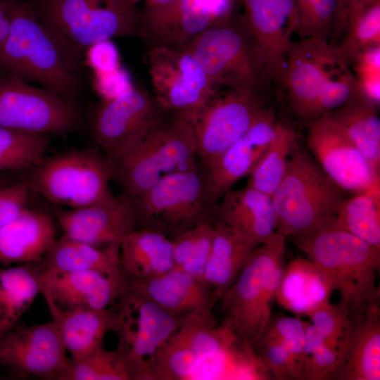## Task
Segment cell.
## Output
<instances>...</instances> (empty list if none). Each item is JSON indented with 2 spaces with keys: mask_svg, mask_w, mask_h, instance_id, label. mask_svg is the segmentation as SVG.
I'll return each instance as SVG.
<instances>
[{
  "mask_svg": "<svg viewBox=\"0 0 380 380\" xmlns=\"http://www.w3.org/2000/svg\"><path fill=\"white\" fill-rule=\"evenodd\" d=\"M0 68L72 102L82 88V55L46 25L27 1L14 0Z\"/></svg>",
  "mask_w": 380,
  "mask_h": 380,
  "instance_id": "6da1fadb",
  "label": "cell"
},
{
  "mask_svg": "<svg viewBox=\"0 0 380 380\" xmlns=\"http://www.w3.org/2000/svg\"><path fill=\"white\" fill-rule=\"evenodd\" d=\"M288 239L327 276L347 311L379 305L380 249L334 224Z\"/></svg>",
  "mask_w": 380,
  "mask_h": 380,
  "instance_id": "7a4b0ae2",
  "label": "cell"
},
{
  "mask_svg": "<svg viewBox=\"0 0 380 380\" xmlns=\"http://www.w3.org/2000/svg\"><path fill=\"white\" fill-rule=\"evenodd\" d=\"M346 198L310 152L296 141L285 175L272 196L277 232L287 239L332 225Z\"/></svg>",
  "mask_w": 380,
  "mask_h": 380,
  "instance_id": "3957f363",
  "label": "cell"
},
{
  "mask_svg": "<svg viewBox=\"0 0 380 380\" xmlns=\"http://www.w3.org/2000/svg\"><path fill=\"white\" fill-rule=\"evenodd\" d=\"M285 240L281 234L258 245L237 279L223 295L221 323L241 341L253 345L271 318V305L285 268Z\"/></svg>",
  "mask_w": 380,
  "mask_h": 380,
  "instance_id": "277c9868",
  "label": "cell"
},
{
  "mask_svg": "<svg viewBox=\"0 0 380 380\" xmlns=\"http://www.w3.org/2000/svg\"><path fill=\"white\" fill-rule=\"evenodd\" d=\"M130 198L136 229L155 230L171 239L216 219L207 175L198 160L166 175L145 192Z\"/></svg>",
  "mask_w": 380,
  "mask_h": 380,
  "instance_id": "5b68a950",
  "label": "cell"
},
{
  "mask_svg": "<svg viewBox=\"0 0 380 380\" xmlns=\"http://www.w3.org/2000/svg\"><path fill=\"white\" fill-rule=\"evenodd\" d=\"M198 160L191 122L185 116L167 113L140 142L113 163L114 177L124 194L134 198L166 175Z\"/></svg>",
  "mask_w": 380,
  "mask_h": 380,
  "instance_id": "8992f818",
  "label": "cell"
},
{
  "mask_svg": "<svg viewBox=\"0 0 380 380\" xmlns=\"http://www.w3.org/2000/svg\"><path fill=\"white\" fill-rule=\"evenodd\" d=\"M216 91L222 87L258 91L268 80L264 58L242 18L209 27L186 45Z\"/></svg>",
  "mask_w": 380,
  "mask_h": 380,
  "instance_id": "52a82bcc",
  "label": "cell"
},
{
  "mask_svg": "<svg viewBox=\"0 0 380 380\" xmlns=\"http://www.w3.org/2000/svg\"><path fill=\"white\" fill-rule=\"evenodd\" d=\"M39 18L75 51L113 37L137 36L139 11L125 0H38Z\"/></svg>",
  "mask_w": 380,
  "mask_h": 380,
  "instance_id": "ba28073f",
  "label": "cell"
},
{
  "mask_svg": "<svg viewBox=\"0 0 380 380\" xmlns=\"http://www.w3.org/2000/svg\"><path fill=\"white\" fill-rule=\"evenodd\" d=\"M114 173L113 163L106 154L86 149L41 163L30 184L50 202L78 208L111 194L109 182Z\"/></svg>",
  "mask_w": 380,
  "mask_h": 380,
  "instance_id": "9c48e42d",
  "label": "cell"
},
{
  "mask_svg": "<svg viewBox=\"0 0 380 380\" xmlns=\"http://www.w3.org/2000/svg\"><path fill=\"white\" fill-rule=\"evenodd\" d=\"M113 331L132 380H149L152 360L184 319L164 310L125 286L116 304Z\"/></svg>",
  "mask_w": 380,
  "mask_h": 380,
  "instance_id": "30bf717a",
  "label": "cell"
},
{
  "mask_svg": "<svg viewBox=\"0 0 380 380\" xmlns=\"http://www.w3.org/2000/svg\"><path fill=\"white\" fill-rule=\"evenodd\" d=\"M265 109L257 91L228 89L217 91L188 118L196 136L198 159L206 174Z\"/></svg>",
  "mask_w": 380,
  "mask_h": 380,
  "instance_id": "8fae6325",
  "label": "cell"
},
{
  "mask_svg": "<svg viewBox=\"0 0 380 380\" xmlns=\"http://www.w3.org/2000/svg\"><path fill=\"white\" fill-rule=\"evenodd\" d=\"M146 61L152 94L168 113L189 118L218 91L186 46L150 47Z\"/></svg>",
  "mask_w": 380,
  "mask_h": 380,
  "instance_id": "7c38bea8",
  "label": "cell"
},
{
  "mask_svg": "<svg viewBox=\"0 0 380 380\" xmlns=\"http://www.w3.org/2000/svg\"><path fill=\"white\" fill-rule=\"evenodd\" d=\"M167 113L153 94L129 87L102 101L92 119V134L114 163L140 142Z\"/></svg>",
  "mask_w": 380,
  "mask_h": 380,
  "instance_id": "4fadbf2b",
  "label": "cell"
},
{
  "mask_svg": "<svg viewBox=\"0 0 380 380\" xmlns=\"http://www.w3.org/2000/svg\"><path fill=\"white\" fill-rule=\"evenodd\" d=\"M74 102L19 78L0 75V126L22 132L63 134L78 121Z\"/></svg>",
  "mask_w": 380,
  "mask_h": 380,
  "instance_id": "5bb4252c",
  "label": "cell"
},
{
  "mask_svg": "<svg viewBox=\"0 0 380 380\" xmlns=\"http://www.w3.org/2000/svg\"><path fill=\"white\" fill-rule=\"evenodd\" d=\"M232 0H174L139 11L137 36L148 48L183 46L209 27L228 18Z\"/></svg>",
  "mask_w": 380,
  "mask_h": 380,
  "instance_id": "9a60e30c",
  "label": "cell"
},
{
  "mask_svg": "<svg viewBox=\"0 0 380 380\" xmlns=\"http://www.w3.org/2000/svg\"><path fill=\"white\" fill-rule=\"evenodd\" d=\"M307 144L319 167L344 191L366 192L379 184V174L329 114L310 122Z\"/></svg>",
  "mask_w": 380,
  "mask_h": 380,
  "instance_id": "2e32d148",
  "label": "cell"
},
{
  "mask_svg": "<svg viewBox=\"0 0 380 380\" xmlns=\"http://www.w3.org/2000/svg\"><path fill=\"white\" fill-rule=\"evenodd\" d=\"M53 213L63 236L118 253L123 239L136 229L132 200L125 194L111 193L91 205Z\"/></svg>",
  "mask_w": 380,
  "mask_h": 380,
  "instance_id": "e0dca14e",
  "label": "cell"
},
{
  "mask_svg": "<svg viewBox=\"0 0 380 380\" xmlns=\"http://www.w3.org/2000/svg\"><path fill=\"white\" fill-rule=\"evenodd\" d=\"M49 322L13 328L0 339V364L19 375L58 380L71 362Z\"/></svg>",
  "mask_w": 380,
  "mask_h": 380,
  "instance_id": "ac0fdd59",
  "label": "cell"
},
{
  "mask_svg": "<svg viewBox=\"0 0 380 380\" xmlns=\"http://www.w3.org/2000/svg\"><path fill=\"white\" fill-rule=\"evenodd\" d=\"M243 22L265 61L269 81L284 87L286 55L298 18L293 0H240Z\"/></svg>",
  "mask_w": 380,
  "mask_h": 380,
  "instance_id": "d6986e66",
  "label": "cell"
},
{
  "mask_svg": "<svg viewBox=\"0 0 380 380\" xmlns=\"http://www.w3.org/2000/svg\"><path fill=\"white\" fill-rule=\"evenodd\" d=\"M125 282L120 270L110 274L94 271L50 273L42 270L41 293L51 315L78 309H107L115 305Z\"/></svg>",
  "mask_w": 380,
  "mask_h": 380,
  "instance_id": "ffe728a7",
  "label": "cell"
},
{
  "mask_svg": "<svg viewBox=\"0 0 380 380\" xmlns=\"http://www.w3.org/2000/svg\"><path fill=\"white\" fill-rule=\"evenodd\" d=\"M336 45L316 37L292 42L286 55L284 87L293 112L304 120L315 118V105L328 61Z\"/></svg>",
  "mask_w": 380,
  "mask_h": 380,
  "instance_id": "44dd1931",
  "label": "cell"
},
{
  "mask_svg": "<svg viewBox=\"0 0 380 380\" xmlns=\"http://www.w3.org/2000/svg\"><path fill=\"white\" fill-rule=\"evenodd\" d=\"M125 286L184 320L195 315L213 313L219 302L213 290L204 280L175 268L149 278L125 277Z\"/></svg>",
  "mask_w": 380,
  "mask_h": 380,
  "instance_id": "7402d4cb",
  "label": "cell"
},
{
  "mask_svg": "<svg viewBox=\"0 0 380 380\" xmlns=\"http://www.w3.org/2000/svg\"><path fill=\"white\" fill-rule=\"evenodd\" d=\"M279 125L273 111L265 109L250 128L220 156L206 174L210 196L214 203L234 183L251 173Z\"/></svg>",
  "mask_w": 380,
  "mask_h": 380,
  "instance_id": "603a6c76",
  "label": "cell"
},
{
  "mask_svg": "<svg viewBox=\"0 0 380 380\" xmlns=\"http://www.w3.org/2000/svg\"><path fill=\"white\" fill-rule=\"evenodd\" d=\"M347 316L341 363L334 380H379V305L347 311Z\"/></svg>",
  "mask_w": 380,
  "mask_h": 380,
  "instance_id": "cb8c5ba5",
  "label": "cell"
},
{
  "mask_svg": "<svg viewBox=\"0 0 380 380\" xmlns=\"http://www.w3.org/2000/svg\"><path fill=\"white\" fill-rule=\"evenodd\" d=\"M215 215L257 245L269 243L279 234L272 196L247 186L225 192L215 204Z\"/></svg>",
  "mask_w": 380,
  "mask_h": 380,
  "instance_id": "d4e9b609",
  "label": "cell"
},
{
  "mask_svg": "<svg viewBox=\"0 0 380 380\" xmlns=\"http://www.w3.org/2000/svg\"><path fill=\"white\" fill-rule=\"evenodd\" d=\"M56 234L49 215L25 208L0 228V265L39 262L56 239Z\"/></svg>",
  "mask_w": 380,
  "mask_h": 380,
  "instance_id": "484cf974",
  "label": "cell"
},
{
  "mask_svg": "<svg viewBox=\"0 0 380 380\" xmlns=\"http://www.w3.org/2000/svg\"><path fill=\"white\" fill-rule=\"evenodd\" d=\"M120 270L126 278L144 279L174 268L172 241L148 229H135L122 241Z\"/></svg>",
  "mask_w": 380,
  "mask_h": 380,
  "instance_id": "4316f807",
  "label": "cell"
},
{
  "mask_svg": "<svg viewBox=\"0 0 380 380\" xmlns=\"http://www.w3.org/2000/svg\"><path fill=\"white\" fill-rule=\"evenodd\" d=\"M257 246L215 219L212 248L203 280L213 290L219 302Z\"/></svg>",
  "mask_w": 380,
  "mask_h": 380,
  "instance_id": "83f0119b",
  "label": "cell"
},
{
  "mask_svg": "<svg viewBox=\"0 0 380 380\" xmlns=\"http://www.w3.org/2000/svg\"><path fill=\"white\" fill-rule=\"evenodd\" d=\"M72 362L82 360L103 348V340L115 323L114 308L78 309L51 315Z\"/></svg>",
  "mask_w": 380,
  "mask_h": 380,
  "instance_id": "f1b7e54d",
  "label": "cell"
},
{
  "mask_svg": "<svg viewBox=\"0 0 380 380\" xmlns=\"http://www.w3.org/2000/svg\"><path fill=\"white\" fill-rule=\"evenodd\" d=\"M333 286L327 275L310 260L297 258L285 267L275 298L285 309L305 315L329 300Z\"/></svg>",
  "mask_w": 380,
  "mask_h": 380,
  "instance_id": "f546056e",
  "label": "cell"
},
{
  "mask_svg": "<svg viewBox=\"0 0 380 380\" xmlns=\"http://www.w3.org/2000/svg\"><path fill=\"white\" fill-rule=\"evenodd\" d=\"M39 263L0 267V339L15 327L42 291Z\"/></svg>",
  "mask_w": 380,
  "mask_h": 380,
  "instance_id": "4dcf8cb0",
  "label": "cell"
},
{
  "mask_svg": "<svg viewBox=\"0 0 380 380\" xmlns=\"http://www.w3.org/2000/svg\"><path fill=\"white\" fill-rule=\"evenodd\" d=\"M38 263L50 273L94 271L110 274L120 270L119 253L63 236L55 240Z\"/></svg>",
  "mask_w": 380,
  "mask_h": 380,
  "instance_id": "1f68e13d",
  "label": "cell"
},
{
  "mask_svg": "<svg viewBox=\"0 0 380 380\" xmlns=\"http://www.w3.org/2000/svg\"><path fill=\"white\" fill-rule=\"evenodd\" d=\"M270 379L253 346L238 338L202 360L191 380Z\"/></svg>",
  "mask_w": 380,
  "mask_h": 380,
  "instance_id": "d6a6232c",
  "label": "cell"
},
{
  "mask_svg": "<svg viewBox=\"0 0 380 380\" xmlns=\"http://www.w3.org/2000/svg\"><path fill=\"white\" fill-rule=\"evenodd\" d=\"M329 114L340 123L373 170L379 174L380 120L377 106L359 97Z\"/></svg>",
  "mask_w": 380,
  "mask_h": 380,
  "instance_id": "836d02e7",
  "label": "cell"
},
{
  "mask_svg": "<svg viewBox=\"0 0 380 380\" xmlns=\"http://www.w3.org/2000/svg\"><path fill=\"white\" fill-rule=\"evenodd\" d=\"M298 18L296 32L331 44L348 27L347 0H293Z\"/></svg>",
  "mask_w": 380,
  "mask_h": 380,
  "instance_id": "e575fe53",
  "label": "cell"
},
{
  "mask_svg": "<svg viewBox=\"0 0 380 380\" xmlns=\"http://www.w3.org/2000/svg\"><path fill=\"white\" fill-rule=\"evenodd\" d=\"M379 203V184L355 194L340 205L334 224L380 249Z\"/></svg>",
  "mask_w": 380,
  "mask_h": 380,
  "instance_id": "d590c367",
  "label": "cell"
},
{
  "mask_svg": "<svg viewBox=\"0 0 380 380\" xmlns=\"http://www.w3.org/2000/svg\"><path fill=\"white\" fill-rule=\"evenodd\" d=\"M296 141L294 133L280 124L269 147L248 175L247 186L272 196L285 175Z\"/></svg>",
  "mask_w": 380,
  "mask_h": 380,
  "instance_id": "8d00e7d4",
  "label": "cell"
},
{
  "mask_svg": "<svg viewBox=\"0 0 380 380\" xmlns=\"http://www.w3.org/2000/svg\"><path fill=\"white\" fill-rule=\"evenodd\" d=\"M336 46L325 69L315 105V118L329 114L348 102L362 97L357 77Z\"/></svg>",
  "mask_w": 380,
  "mask_h": 380,
  "instance_id": "74e56055",
  "label": "cell"
},
{
  "mask_svg": "<svg viewBox=\"0 0 380 380\" xmlns=\"http://www.w3.org/2000/svg\"><path fill=\"white\" fill-rule=\"evenodd\" d=\"M215 220L199 224L172 239L174 268L203 279L212 248Z\"/></svg>",
  "mask_w": 380,
  "mask_h": 380,
  "instance_id": "f35d334b",
  "label": "cell"
},
{
  "mask_svg": "<svg viewBox=\"0 0 380 380\" xmlns=\"http://www.w3.org/2000/svg\"><path fill=\"white\" fill-rule=\"evenodd\" d=\"M49 145L47 135L29 134L0 126V170H22L42 162Z\"/></svg>",
  "mask_w": 380,
  "mask_h": 380,
  "instance_id": "ab89813d",
  "label": "cell"
},
{
  "mask_svg": "<svg viewBox=\"0 0 380 380\" xmlns=\"http://www.w3.org/2000/svg\"><path fill=\"white\" fill-rule=\"evenodd\" d=\"M58 380H132L120 352L102 348L86 358L72 362Z\"/></svg>",
  "mask_w": 380,
  "mask_h": 380,
  "instance_id": "60d3db41",
  "label": "cell"
},
{
  "mask_svg": "<svg viewBox=\"0 0 380 380\" xmlns=\"http://www.w3.org/2000/svg\"><path fill=\"white\" fill-rule=\"evenodd\" d=\"M305 324V355L301 380H334L341 363L340 353L331 348L309 322Z\"/></svg>",
  "mask_w": 380,
  "mask_h": 380,
  "instance_id": "b9f144b4",
  "label": "cell"
},
{
  "mask_svg": "<svg viewBox=\"0 0 380 380\" xmlns=\"http://www.w3.org/2000/svg\"><path fill=\"white\" fill-rule=\"evenodd\" d=\"M346 31V36L336 49L349 63L362 49L380 44V2L350 19Z\"/></svg>",
  "mask_w": 380,
  "mask_h": 380,
  "instance_id": "7bdbcfd3",
  "label": "cell"
},
{
  "mask_svg": "<svg viewBox=\"0 0 380 380\" xmlns=\"http://www.w3.org/2000/svg\"><path fill=\"white\" fill-rule=\"evenodd\" d=\"M252 346L263 368L272 379L301 380L300 370L291 353L271 331L265 329Z\"/></svg>",
  "mask_w": 380,
  "mask_h": 380,
  "instance_id": "ee69618b",
  "label": "cell"
},
{
  "mask_svg": "<svg viewBox=\"0 0 380 380\" xmlns=\"http://www.w3.org/2000/svg\"><path fill=\"white\" fill-rule=\"evenodd\" d=\"M306 316L326 343L340 353L347 326V310L329 300L312 308Z\"/></svg>",
  "mask_w": 380,
  "mask_h": 380,
  "instance_id": "f6af8a7d",
  "label": "cell"
},
{
  "mask_svg": "<svg viewBox=\"0 0 380 380\" xmlns=\"http://www.w3.org/2000/svg\"><path fill=\"white\" fill-rule=\"evenodd\" d=\"M266 329L286 347L301 373L305 346V321L297 317L277 316L271 318Z\"/></svg>",
  "mask_w": 380,
  "mask_h": 380,
  "instance_id": "bcb514c9",
  "label": "cell"
},
{
  "mask_svg": "<svg viewBox=\"0 0 380 380\" xmlns=\"http://www.w3.org/2000/svg\"><path fill=\"white\" fill-rule=\"evenodd\" d=\"M30 184L22 181L0 189V228L18 217L26 208Z\"/></svg>",
  "mask_w": 380,
  "mask_h": 380,
  "instance_id": "7dc6e473",
  "label": "cell"
},
{
  "mask_svg": "<svg viewBox=\"0 0 380 380\" xmlns=\"http://www.w3.org/2000/svg\"><path fill=\"white\" fill-rule=\"evenodd\" d=\"M87 59L96 73L113 70L118 68V52L110 40L96 43L88 49Z\"/></svg>",
  "mask_w": 380,
  "mask_h": 380,
  "instance_id": "c3c4849f",
  "label": "cell"
},
{
  "mask_svg": "<svg viewBox=\"0 0 380 380\" xmlns=\"http://www.w3.org/2000/svg\"><path fill=\"white\" fill-rule=\"evenodd\" d=\"M357 75L380 73V44L362 49L353 61Z\"/></svg>",
  "mask_w": 380,
  "mask_h": 380,
  "instance_id": "681fc988",
  "label": "cell"
},
{
  "mask_svg": "<svg viewBox=\"0 0 380 380\" xmlns=\"http://www.w3.org/2000/svg\"><path fill=\"white\" fill-rule=\"evenodd\" d=\"M356 77L362 97L379 106L380 102V73L357 75Z\"/></svg>",
  "mask_w": 380,
  "mask_h": 380,
  "instance_id": "f907efd6",
  "label": "cell"
},
{
  "mask_svg": "<svg viewBox=\"0 0 380 380\" xmlns=\"http://www.w3.org/2000/svg\"><path fill=\"white\" fill-rule=\"evenodd\" d=\"M14 0H0V54L8 37Z\"/></svg>",
  "mask_w": 380,
  "mask_h": 380,
  "instance_id": "816d5d0a",
  "label": "cell"
},
{
  "mask_svg": "<svg viewBox=\"0 0 380 380\" xmlns=\"http://www.w3.org/2000/svg\"><path fill=\"white\" fill-rule=\"evenodd\" d=\"M379 2L380 0H347L348 23L365 8Z\"/></svg>",
  "mask_w": 380,
  "mask_h": 380,
  "instance_id": "f5cc1de1",
  "label": "cell"
},
{
  "mask_svg": "<svg viewBox=\"0 0 380 380\" xmlns=\"http://www.w3.org/2000/svg\"><path fill=\"white\" fill-rule=\"evenodd\" d=\"M174 0H146L144 7H158L165 5Z\"/></svg>",
  "mask_w": 380,
  "mask_h": 380,
  "instance_id": "db71d44e",
  "label": "cell"
},
{
  "mask_svg": "<svg viewBox=\"0 0 380 380\" xmlns=\"http://www.w3.org/2000/svg\"><path fill=\"white\" fill-rule=\"evenodd\" d=\"M131 6L136 7V5L141 0H125Z\"/></svg>",
  "mask_w": 380,
  "mask_h": 380,
  "instance_id": "11a10c76",
  "label": "cell"
},
{
  "mask_svg": "<svg viewBox=\"0 0 380 380\" xmlns=\"http://www.w3.org/2000/svg\"><path fill=\"white\" fill-rule=\"evenodd\" d=\"M23 1H30V2H34V1H37L38 0H23Z\"/></svg>",
  "mask_w": 380,
  "mask_h": 380,
  "instance_id": "9f6ffc18",
  "label": "cell"
}]
</instances>
